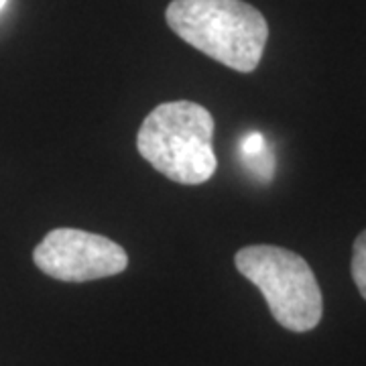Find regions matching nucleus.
Returning a JSON list of instances; mask_svg holds the SVG:
<instances>
[{
    "mask_svg": "<svg viewBox=\"0 0 366 366\" xmlns=\"http://www.w3.org/2000/svg\"><path fill=\"white\" fill-rule=\"evenodd\" d=\"M165 19L177 37L234 71L261 64L269 25L244 0H173Z\"/></svg>",
    "mask_w": 366,
    "mask_h": 366,
    "instance_id": "1",
    "label": "nucleus"
},
{
    "mask_svg": "<svg viewBox=\"0 0 366 366\" xmlns=\"http://www.w3.org/2000/svg\"><path fill=\"white\" fill-rule=\"evenodd\" d=\"M212 139L214 118L208 110L196 102L177 100L149 112L137 137V149L171 182L199 185L218 169Z\"/></svg>",
    "mask_w": 366,
    "mask_h": 366,
    "instance_id": "2",
    "label": "nucleus"
},
{
    "mask_svg": "<svg viewBox=\"0 0 366 366\" xmlns=\"http://www.w3.org/2000/svg\"><path fill=\"white\" fill-rule=\"evenodd\" d=\"M236 269L262 293L277 324L291 332L314 330L324 300L312 267L300 254L273 244L240 249L234 257Z\"/></svg>",
    "mask_w": 366,
    "mask_h": 366,
    "instance_id": "3",
    "label": "nucleus"
},
{
    "mask_svg": "<svg viewBox=\"0 0 366 366\" xmlns=\"http://www.w3.org/2000/svg\"><path fill=\"white\" fill-rule=\"evenodd\" d=\"M45 274L67 283H86L122 273L129 254L118 242L78 228H55L33 250Z\"/></svg>",
    "mask_w": 366,
    "mask_h": 366,
    "instance_id": "4",
    "label": "nucleus"
},
{
    "mask_svg": "<svg viewBox=\"0 0 366 366\" xmlns=\"http://www.w3.org/2000/svg\"><path fill=\"white\" fill-rule=\"evenodd\" d=\"M352 277L360 295L366 300V230H362L354 240Z\"/></svg>",
    "mask_w": 366,
    "mask_h": 366,
    "instance_id": "5",
    "label": "nucleus"
},
{
    "mask_svg": "<svg viewBox=\"0 0 366 366\" xmlns=\"http://www.w3.org/2000/svg\"><path fill=\"white\" fill-rule=\"evenodd\" d=\"M267 149V141H264V137H262L261 132H250L249 137L242 141V153H244V157H254V155H259Z\"/></svg>",
    "mask_w": 366,
    "mask_h": 366,
    "instance_id": "6",
    "label": "nucleus"
},
{
    "mask_svg": "<svg viewBox=\"0 0 366 366\" xmlns=\"http://www.w3.org/2000/svg\"><path fill=\"white\" fill-rule=\"evenodd\" d=\"M4 4H6V0H0V9H2Z\"/></svg>",
    "mask_w": 366,
    "mask_h": 366,
    "instance_id": "7",
    "label": "nucleus"
}]
</instances>
